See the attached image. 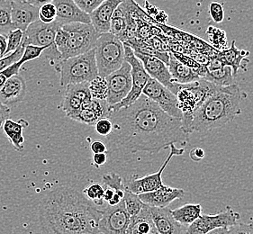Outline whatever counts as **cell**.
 <instances>
[{"label":"cell","mask_w":253,"mask_h":234,"mask_svg":"<svg viewBox=\"0 0 253 234\" xmlns=\"http://www.w3.org/2000/svg\"><path fill=\"white\" fill-rule=\"evenodd\" d=\"M108 118L113 123L108 141L129 153L155 154L173 143L185 146L189 140L180 119L169 117L142 94L132 105L110 113Z\"/></svg>","instance_id":"1"},{"label":"cell","mask_w":253,"mask_h":234,"mask_svg":"<svg viewBox=\"0 0 253 234\" xmlns=\"http://www.w3.org/2000/svg\"><path fill=\"white\" fill-rule=\"evenodd\" d=\"M38 215L41 232L44 234H99L101 211L84 194L69 187L46 194Z\"/></svg>","instance_id":"2"},{"label":"cell","mask_w":253,"mask_h":234,"mask_svg":"<svg viewBox=\"0 0 253 234\" xmlns=\"http://www.w3.org/2000/svg\"><path fill=\"white\" fill-rule=\"evenodd\" d=\"M242 94L238 84L215 86L193 114L189 126L193 132H207L223 127L241 115Z\"/></svg>","instance_id":"3"},{"label":"cell","mask_w":253,"mask_h":234,"mask_svg":"<svg viewBox=\"0 0 253 234\" xmlns=\"http://www.w3.org/2000/svg\"><path fill=\"white\" fill-rule=\"evenodd\" d=\"M54 66L61 75V87H66L69 84L91 81L98 75L94 49L81 55L61 60Z\"/></svg>","instance_id":"4"},{"label":"cell","mask_w":253,"mask_h":234,"mask_svg":"<svg viewBox=\"0 0 253 234\" xmlns=\"http://www.w3.org/2000/svg\"><path fill=\"white\" fill-rule=\"evenodd\" d=\"M94 50L100 76L107 77L116 72L125 61L124 42L110 32L100 35Z\"/></svg>","instance_id":"5"},{"label":"cell","mask_w":253,"mask_h":234,"mask_svg":"<svg viewBox=\"0 0 253 234\" xmlns=\"http://www.w3.org/2000/svg\"><path fill=\"white\" fill-rule=\"evenodd\" d=\"M214 87L215 85L213 83L203 78L196 81L181 84L180 89L177 94V102L178 107L182 112L183 131L187 134H190L189 126L192 121L193 114Z\"/></svg>","instance_id":"6"},{"label":"cell","mask_w":253,"mask_h":234,"mask_svg":"<svg viewBox=\"0 0 253 234\" xmlns=\"http://www.w3.org/2000/svg\"><path fill=\"white\" fill-rule=\"evenodd\" d=\"M69 34L65 50L61 53L62 60L81 55L95 48L100 34L92 24L71 23L61 26Z\"/></svg>","instance_id":"7"},{"label":"cell","mask_w":253,"mask_h":234,"mask_svg":"<svg viewBox=\"0 0 253 234\" xmlns=\"http://www.w3.org/2000/svg\"><path fill=\"white\" fill-rule=\"evenodd\" d=\"M240 220V214L229 207L225 211L214 215L201 214L198 219L187 227V234H226L228 228L238 224Z\"/></svg>","instance_id":"8"},{"label":"cell","mask_w":253,"mask_h":234,"mask_svg":"<svg viewBox=\"0 0 253 234\" xmlns=\"http://www.w3.org/2000/svg\"><path fill=\"white\" fill-rule=\"evenodd\" d=\"M125 61H126L131 66V75H132V88L122 101L117 103L114 106L109 107L110 112L117 111L120 108L126 107L132 103L135 102L137 99L142 94V89L145 87L149 78H151L147 73L142 62L138 57L134 54V51L130 46L125 44Z\"/></svg>","instance_id":"9"},{"label":"cell","mask_w":253,"mask_h":234,"mask_svg":"<svg viewBox=\"0 0 253 234\" xmlns=\"http://www.w3.org/2000/svg\"><path fill=\"white\" fill-rule=\"evenodd\" d=\"M142 95L156 103L169 117L182 119V112L178 107L177 96L156 79L149 78L142 89Z\"/></svg>","instance_id":"10"},{"label":"cell","mask_w":253,"mask_h":234,"mask_svg":"<svg viewBox=\"0 0 253 234\" xmlns=\"http://www.w3.org/2000/svg\"><path fill=\"white\" fill-rule=\"evenodd\" d=\"M131 216L126 208L124 199L117 205H108L101 211L98 222L99 234H126Z\"/></svg>","instance_id":"11"},{"label":"cell","mask_w":253,"mask_h":234,"mask_svg":"<svg viewBox=\"0 0 253 234\" xmlns=\"http://www.w3.org/2000/svg\"><path fill=\"white\" fill-rule=\"evenodd\" d=\"M169 153L168 155L167 158L162 164V167L155 173L147 175L142 178H132L126 185V188L128 190L132 191V193L139 194L151 192L155 189H159L163 185L162 182V173L164 169L167 168L169 161L171 160L173 156H181L185 153L184 148H177L175 143L169 145Z\"/></svg>","instance_id":"12"},{"label":"cell","mask_w":253,"mask_h":234,"mask_svg":"<svg viewBox=\"0 0 253 234\" xmlns=\"http://www.w3.org/2000/svg\"><path fill=\"white\" fill-rule=\"evenodd\" d=\"M108 83V97L107 101L109 107L122 101L132 88L131 66L126 61L122 66L106 77Z\"/></svg>","instance_id":"13"},{"label":"cell","mask_w":253,"mask_h":234,"mask_svg":"<svg viewBox=\"0 0 253 234\" xmlns=\"http://www.w3.org/2000/svg\"><path fill=\"white\" fill-rule=\"evenodd\" d=\"M61 26V24L56 20L48 24L41 20L36 21L32 23L24 32L22 45L33 44L45 46L47 48L54 46L56 33Z\"/></svg>","instance_id":"14"},{"label":"cell","mask_w":253,"mask_h":234,"mask_svg":"<svg viewBox=\"0 0 253 234\" xmlns=\"http://www.w3.org/2000/svg\"><path fill=\"white\" fill-rule=\"evenodd\" d=\"M134 54L141 60L145 71L151 78L162 83L163 86H165L177 96V92L180 89L181 84H178L173 80L171 74L169 71V67L165 62L161 61L156 57L144 55L135 51H134Z\"/></svg>","instance_id":"15"},{"label":"cell","mask_w":253,"mask_h":234,"mask_svg":"<svg viewBox=\"0 0 253 234\" xmlns=\"http://www.w3.org/2000/svg\"><path fill=\"white\" fill-rule=\"evenodd\" d=\"M152 221L160 234H187V227L178 224L173 217L171 209L166 207H153L149 205Z\"/></svg>","instance_id":"16"},{"label":"cell","mask_w":253,"mask_h":234,"mask_svg":"<svg viewBox=\"0 0 253 234\" xmlns=\"http://www.w3.org/2000/svg\"><path fill=\"white\" fill-rule=\"evenodd\" d=\"M140 199L144 204L153 207H166L175 200L182 198L185 191L181 189H175L164 184L159 189L151 192L139 194Z\"/></svg>","instance_id":"17"},{"label":"cell","mask_w":253,"mask_h":234,"mask_svg":"<svg viewBox=\"0 0 253 234\" xmlns=\"http://www.w3.org/2000/svg\"><path fill=\"white\" fill-rule=\"evenodd\" d=\"M52 3L56 7L55 20L61 26L76 22L91 24L89 15L81 10L74 0H53Z\"/></svg>","instance_id":"18"},{"label":"cell","mask_w":253,"mask_h":234,"mask_svg":"<svg viewBox=\"0 0 253 234\" xmlns=\"http://www.w3.org/2000/svg\"><path fill=\"white\" fill-rule=\"evenodd\" d=\"M11 19L14 28L26 30L32 23L39 20V8L25 2H11Z\"/></svg>","instance_id":"19"},{"label":"cell","mask_w":253,"mask_h":234,"mask_svg":"<svg viewBox=\"0 0 253 234\" xmlns=\"http://www.w3.org/2000/svg\"><path fill=\"white\" fill-rule=\"evenodd\" d=\"M122 2L123 0H105L89 14L92 26L95 27L97 33L101 35L110 31L112 16Z\"/></svg>","instance_id":"20"},{"label":"cell","mask_w":253,"mask_h":234,"mask_svg":"<svg viewBox=\"0 0 253 234\" xmlns=\"http://www.w3.org/2000/svg\"><path fill=\"white\" fill-rule=\"evenodd\" d=\"M26 95V83L18 74L9 78L0 89V102L12 106L24 100Z\"/></svg>","instance_id":"21"},{"label":"cell","mask_w":253,"mask_h":234,"mask_svg":"<svg viewBox=\"0 0 253 234\" xmlns=\"http://www.w3.org/2000/svg\"><path fill=\"white\" fill-rule=\"evenodd\" d=\"M127 234H158V231L150 214L149 205L144 204L142 210L131 216Z\"/></svg>","instance_id":"22"},{"label":"cell","mask_w":253,"mask_h":234,"mask_svg":"<svg viewBox=\"0 0 253 234\" xmlns=\"http://www.w3.org/2000/svg\"><path fill=\"white\" fill-rule=\"evenodd\" d=\"M28 126V122L25 119H20L19 121H14L10 118L5 120L3 124V131L6 137L8 138L11 145L15 151L22 152L25 149V137H24V129Z\"/></svg>","instance_id":"23"},{"label":"cell","mask_w":253,"mask_h":234,"mask_svg":"<svg viewBox=\"0 0 253 234\" xmlns=\"http://www.w3.org/2000/svg\"><path fill=\"white\" fill-rule=\"evenodd\" d=\"M169 61L168 67L174 81L177 82L178 84H187L190 82L196 81L200 78L196 71L178 61L177 58L173 55L171 51H169Z\"/></svg>","instance_id":"24"},{"label":"cell","mask_w":253,"mask_h":234,"mask_svg":"<svg viewBox=\"0 0 253 234\" xmlns=\"http://www.w3.org/2000/svg\"><path fill=\"white\" fill-rule=\"evenodd\" d=\"M250 55L248 51L239 50L235 46V41H233L232 46L223 51H218L217 56L222 62L223 66H230L233 70V76L235 77L238 73L239 70L243 66V61L246 57Z\"/></svg>","instance_id":"25"},{"label":"cell","mask_w":253,"mask_h":234,"mask_svg":"<svg viewBox=\"0 0 253 234\" xmlns=\"http://www.w3.org/2000/svg\"><path fill=\"white\" fill-rule=\"evenodd\" d=\"M202 78L218 87H227L236 84L233 70L230 66H222L213 70H208L206 67V72Z\"/></svg>","instance_id":"26"},{"label":"cell","mask_w":253,"mask_h":234,"mask_svg":"<svg viewBox=\"0 0 253 234\" xmlns=\"http://www.w3.org/2000/svg\"><path fill=\"white\" fill-rule=\"evenodd\" d=\"M174 219L178 224L188 227L202 214V206L200 204H187L171 210Z\"/></svg>","instance_id":"27"},{"label":"cell","mask_w":253,"mask_h":234,"mask_svg":"<svg viewBox=\"0 0 253 234\" xmlns=\"http://www.w3.org/2000/svg\"><path fill=\"white\" fill-rule=\"evenodd\" d=\"M129 15L130 13L127 9L126 5L124 2H122L113 14L109 32L119 38L126 29Z\"/></svg>","instance_id":"28"},{"label":"cell","mask_w":253,"mask_h":234,"mask_svg":"<svg viewBox=\"0 0 253 234\" xmlns=\"http://www.w3.org/2000/svg\"><path fill=\"white\" fill-rule=\"evenodd\" d=\"M89 91L92 98L107 100L108 97V83L106 77L97 75L89 81Z\"/></svg>","instance_id":"29"},{"label":"cell","mask_w":253,"mask_h":234,"mask_svg":"<svg viewBox=\"0 0 253 234\" xmlns=\"http://www.w3.org/2000/svg\"><path fill=\"white\" fill-rule=\"evenodd\" d=\"M12 5L9 0H0V34L6 36L14 28L11 19Z\"/></svg>","instance_id":"30"},{"label":"cell","mask_w":253,"mask_h":234,"mask_svg":"<svg viewBox=\"0 0 253 234\" xmlns=\"http://www.w3.org/2000/svg\"><path fill=\"white\" fill-rule=\"evenodd\" d=\"M81 107H82V101L81 99L65 93L64 99L61 104V108L66 114L67 117L75 121L78 115L81 112Z\"/></svg>","instance_id":"31"},{"label":"cell","mask_w":253,"mask_h":234,"mask_svg":"<svg viewBox=\"0 0 253 234\" xmlns=\"http://www.w3.org/2000/svg\"><path fill=\"white\" fill-rule=\"evenodd\" d=\"M66 94L78 97L82 103L91 100L92 97L89 91V82H82L77 84H69L67 85Z\"/></svg>","instance_id":"32"},{"label":"cell","mask_w":253,"mask_h":234,"mask_svg":"<svg viewBox=\"0 0 253 234\" xmlns=\"http://www.w3.org/2000/svg\"><path fill=\"white\" fill-rule=\"evenodd\" d=\"M104 193H105L104 186L101 183H97V182L90 184L83 191V194L86 198L90 200L96 206H102L105 203Z\"/></svg>","instance_id":"33"},{"label":"cell","mask_w":253,"mask_h":234,"mask_svg":"<svg viewBox=\"0 0 253 234\" xmlns=\"http://www.w3.org/2000/svg\"><path fill=\"white\" fill-rule=\"evenodd\" d=\"M124 201H125L126 211L128 214H130V216L136 215L144 205V203L140 199L139 195L137 194L132 193V191L128 190L126 188Z\"/></svg>","instance_id":"34"},{"label":"cell","mask_w":253,"mask_h":234,"mask_svg":"<svg viewBox=\"0 0 253 234\" xmlns=\"http://www.w3.org/2000/svg\"><path fill=\"white\" fill-rule=\"evenodd\" d=\"M99 119L97 117L96 113L91 107V100L82 103L81 112L78 115L76 120L77 122L85 123L87 125H94L96 121Z\"/></svg>","instance_id":"35"},{"label":"cell","mask_w":253,"mask_h":234,"mask_svg":"<svg viewBox=\"0 0 253 234\" xmlns=\"http://www.w3.org/2000/svg\"><path fill=\"white\" fill-rule=\"evenodd\" d=\"M101 184L103 186H107L114 189L116 193L118 194L122 198H124L126 186L123 184V179L118 174L108 173L104 175L102 177Z\"/></svg>","instance_id":"36"},{"label":"cell","mask_w":253,"mask_h":234,"mask_svg":"<svg viewBox=\"0 0 253 234\" xmlns=\"http://www.w3.org/2000/svg\"><path fill=\"white\" fill-rule=\"evenodd\" d=\"M5 37H6V44H7L5 54H7L12 51H15L20 47L24 38V31L21 30L19 28H13L7 33Z\"/></svg>","instance_id":"37"},{"label":"cell","mask_w":253,"mask_h":234,"mask_svg":"<svg viewBox=\"0 0 253 234\" xmlns=\"http://www.w3.org/2000/svg\"><path fill=\"white\" fill-rule=\"evenodd\" d=\"M47 49L45 46L33 45V44H27L25 45L24 52L22 54V57L19 60V63L21 65H24L28 61H34L38 58H40L42 55V52Z\"/></svg>","instance_id":"38"},{"label":"cell","mask_w":253,"mask_h":234,"mask_svg":"<svg viewBox=\"0 0 253 234\" xmlns=\"http://www.w3.org/2000/svg\"><path fill=\"white\" fill-rule=\"evenodd\" d=\"M24 49H25V46L21 44L20 47L15 51H12L10 53H7L5 56L2 57L0 59V72L5 70V68L10 66L11 64L19 61L24 52Z\"/></svg>","instance_id":"39"},{"label":"cell","mask_w":253,"mask_h":234,"mask_svg":"<svg viewBox=\"0 0 253 234\" xmlns=\"http://www.w3.org/2000/svg\"><path fill=\"white\" fill-rule=\"evenodd\" d=\"M56 19V7L54 4L47 3L39 8V20L43 23H51Z\"/></svg>","instance_id":"40"},{"label":"cell","mask_w":253,"mask_h":234,"mask_svg":"<svg viewBox=\"0 0 253 234\" xmlns=\"http://www.w3.org/2000/svg\"><path fill=\"white\" fill-rule=\"evenodd\" d=\"M208 10H209V15L214 23L220 24L224 20V9H223V4L213 1L208 5Z\"/></svg>","instance_id":"41"},{"label":"cell","mask_w":253,"mask_h":234,"mask_svg":"<svg viewBox=\"0 0 253 234\" xmlns=\"http://www.w3.org/2000/svg\"><path fill=\"white\" fill-rule=\"evenodd\" d=\"M95 125L96 132L101 136H108L113 130V123L108 117H103L96 121Z\"/></svg>","instance_id":"42"},{"label":"cell","mask_w":253,"mask_h":234,"mask_svg":"<svg viewBox=\"0 0 253 234\" xmlns=\"http://www.w3.org/2000/svg\"><path fill=\"white\" fill-rule=\"evenodd\" d=\"M103 1L105 0H74V2L81 10L86 12L88 15L95 10Z\"/></svg>","instance_id":"43"},{"label":"cell","mask_w":253,"mask_h":234,"mask_svg":"<svg viewBox=\"0 0 253 234\" xmlns=\"http://www.w3.org/2000/svg\"><path fill=\"white\" fill-rule=\"evenodd\" d=\"M226 234H253V224H238L228 228Z\"/></svg>","instance_id":"44"},{"label":"cell","mask_w":253,"mask_h":234,"mask_svg":"<svg viewBox=\"0 0 253 234\" xmlns=\"http://www.w3.org/2000/svg\"><path fill=\"white\" fill-rule=\"evenodd\" d=\"M22 66H23V65H21L20 63H19V61H16L15 63L11 64L10 66L5 68V70L1 71V72H2L7 78H9L11 77L18 75Z\"/></svg>","instance_id":"45"},{"label":"cell","mask_w":253,"mask_h":234,"mask_svg":"<svg viewBox=\"0 0 253 234\" xmlns=\"http://www.w3.org/2000/svg\"><path fill=\"white\" fill-rule=\"evenodd\" d=\"M10 107L0 102V129L3 126L5 120H7L10 117Z\"/></svg>","instance_id":"46"},{"label":"cell","mask_w":253,"mask_h":234,"mask_svg":"<svg viewBox=\"0 0 253 234\" xmlns=\"http://www.w3.org/2000/svg\"><path fill=\"white\" fill-rule=\"evenodd\" d=\"M90 150L93 153H107V145L99 140L92 142L90 144Z\"/></svg>","instance_id":"47"},{"label":"cell","mask_w":253,"mask_h":234,"mask_svg":"<svg viewBox=\"0 0 253 234\" xmlns=\"http://www.w3.org/2000/svg\"><path fill=\"white\" fill-rule=\"evenodd\" d=\"M107 161V153H94L93 156V164L96 168H99L105 165Z\"/></svg>","instance_id":"48"},{"label":"cell","mask_w":253,"mask_h":234,"mask_svg":"<svg viewBox=\"0 0 253 234\" xmlns=\"http://www.w3.org/2000/svg\"><path fill=\"white\" fill-rule=\"evenodd\" d=\"M189 156L194 161H200L205 158V151L202 148H194L189 153Z\"/></svg>","instance_id":"49"},{"label":"cell","mask_w":253,"mask_h":234,"mask_svg":"<svg viewBox=\"0 0 253 234\" xmlns=\"http://www.w3.org/2000/svg\"><path fill=\"white\" fill-rule=\"evenodd\" d=\"M6 37L4 35L0 34V59L5 55L6 51Z\"/></svg>","instance_id":"50"},{"label":"cell","mask_w":253,"mask_h":234,"mask_svg":"<svg viewBox=\"0 0 253 234\" xmlns=\"http://www.w3.org/2000/svg\"><path fill=\"white\" fill-rule=\"evenodd\" d=\"M104 189H105V193H104V201L105 202H108L110 199L113 197V195H115V190L114 189H111V188H109V187H107V186H104Z\"/></svg>","instance_id":"51"},{"label":"cell","mask_w":253,"mask_h":234,"mask_svg":"<svg viewBox=\"0 0 253 234\" xmlns=\"http://www.w3.org/2000/svg\"><path fill=\"white\" fill-rule=\"evenodd\" d=\"M155 20L157 21L159 24H165L168 22V15L163 11H159L155 15Z\"/></svg>","instance_id":"52"},{"label":"cell","mask_w":253,"mask_h":234,"mask_svg":"<svg viewBox=\"0 0 253 234\" xmlns=\"http://www.w3.org/2000/svg\"><path fill=\"white\" fill-rule=\"evenodd\" d=\"M53 0H26L27 3L35 5L37 7H41L42 5H45L47 3H51Z\"/></svg>","instance_id":"53"},{"label":"cell","mask_w":253,"mask_h":234,"mask_svg":"<svg viewBox=\"0 0 253 234\" xmlns=\"http://www.w3.org/2000/svg\"><path fill=\"white\" fill-rule=\"evenodd\" d=\"M123 199L124 198H122L118 194L115 193V195H113V197L107 202V204H108V205H117V204H119L121 202Z\"/></svg>","instance_id":"54"},{"label":"cell","mask_w":253,"mask_h":234,"mask_svg":"<svg viewBox=\"0 0 253 234\" xmlns=\"http://www.w3.org/2000/svg\"><path fill=\"white\" fill-rule=\"evenodd\" d=\"M7 79H8V78H7L2 72H0V89L4 87V85H5V83Z\"/></svg>","instance_id":"55"},{"label":"cell","mask_w":253,"mask_h":234,"mask_svg":"<svg viewBox=\"0 0 253 234\" xmlns=\"http://www.w3.org/2000/svg\"><path fill=\"white\" fill-rule=\"evenodd\" d=\"M10 2H25L26 0H9Z\"/></svg>","instance_id":"56"}]
</instances>
